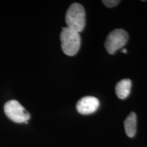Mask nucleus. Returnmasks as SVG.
<instances>
[{
  "mask_svg": "<svg viewBox=\"0 0 147 147\" xmlns=\"http://www.w3.org/2000/svg\"><path fill=\"white\" fill-rule=\"evenodd\" d=\"M65 23L67 27L78 33L83 30L86 24V15L81 4L74 3L69 7L65 14Z\"/></svg>",
  "mask_w": 147,
  "mask_h": 147,
  "instance_id": "obj_1",
  "label": "nucleus"
},
{
  "mask_svg": "<svg viewBox=\"0 0 147 147\" xmlns=\"http://www.w3.org/2000/svg\"><path fill=\"white\" fill-rule=\"evenodd\" d=\"M61 49L63 52L68 56H74L78 53L80 47V34L69 27L62 29L60 34Z\"/></svg>",
  "mask_w": 147,
  "mask_h": 147,
  "instance_id": "obj_2",
  "label": "nucleus"
},
{
  "mask_svg": "<svg viewBox=\"0 0 147 147\" xmlns=\"http://www.w3.org/2000/svg\"><path fill=\"white\" fill-rule=\"evenodd\" d=\"M5 115L16 123H27L30 119V114L17 100H9L3 106Z\"/></svg>",
  "mask_w": 147,
  "mask_h": 147,
  "instance_id": "obj_3",
  "label": "nucleus"
},
{
  "mask_svg": "<svg viewBox=\"0 0 147 147\" xmlns=\"http://www.w3.org/2000/svg\"><path fill=\"white\" fill-rule=\"evenodd\" d=\"M129 39L128 33L123 29H116L108 35L105 48L109 54H115L126 45Z\"/></svg>",
  "mask_w": 147,
  "mask_h": 147,
  "instance_id": "obj_4",
  "label": "nucleus"
},
{
  "mask_svg": "<svg viewBox=\"0 0 147 147\" xmlns=\"http://www.w3.org/2000/svg\"><path fill=\"white\" fill-rule=\"evenodd\" d=\"M100 106V101L93 96H86L78 101L76 110L81 115H90L95 113Z\"/></svg>",
  "mask_w": 147,
  "mask_h": 147,
  "instance_id": "obj_5",
  "label": "nucleus"
},
{
  "mask_svg": "<svg viewBox=\"0 0 147 147\" xmlns=\"http://www.w3.org/2000/svg\"><path fill=\"white\" fill-rule=\"evenodd\" d=\"M131 80L130 79H123L116 84L115 93L121 100H125L130 94L131 89Z\"/></svg>",
  "mask_w": 147,
  "mask_h": 147,
  "instance_id": "obj_6",
  "label": "nucleus"
},
{
  "mask_svg": "<svg viewBox=\"0 0 147 147\" xmlns=\"http://www.w3.org/2000/svg\"><path fill=\"white\" fill-rule=\"evenodd\" d=\"M125 131L127 136L129 138H134L137 130V116L135 113L131 112L127 117L124 122Z\"/></svg>",
  "mask_w": 147,
  "mask_h": 147,
  "instance_id": "obj_7",
  "label": "nucleus"
},
{
  "mask_svg": "<svg viewBox=\"0 0 147 147\" xmlns=\"http://www.w3.org/2000/svg\"><path fill=\"white\" fill-rule=\"evenodd\" d=\"M102 2L108 8H113V7L118 5L119 3H120V1H119V0H105L104 1H104H102Z\"/></svg>",
  "mask_w": 147,
  "mask_h": 147,
  "instance_id": "obj_8",
  "label": "nucleus"
},
{
  "mask_svg": "<svg viewBox=\"0 0 147 147\" xmlns=\"http://www.w3.org/2000/svg\"><path fill=\"white\" fill-rule=\"evenodd\" d=\"M122 52L123 53H127V50L126 49H123L122 50Z\"/></svg>",
  "mask_w": 147,
  "mask_h": 147,
  "instance_id": "obj_9",
  "label": "nucleus"
}]
</instances>
